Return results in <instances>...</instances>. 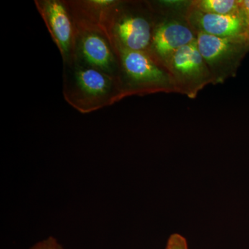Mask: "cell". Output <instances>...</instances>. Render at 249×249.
<instances>
[{
	"instance_id": "cell-1",
	"label": "cell",
	"mask_w": 249,
	"mask_h": 249,
	"mask_svg": "<svg viewBox=\"0 0 249 249\" xmlns=\"http://www.w3.org/2000/svg\"><path fill=\"white\" fill-rule=\"evenodd\" d=\"M64 98L81 114H89L122 100L115 77L76 60L63 64Z\"/></svg>"
},
{
	"instance_id": "cell-2",
	"label": "cell",
	"mask_w": 249,
	"mask_h": 249,
	"mask_svg": "<svg viewBox=\"0 0 249 249\" xmlns=\"http://www.w3.org/2000/svg\"><path fill=\"white\" fill-rule=\"evenodd\" d=\"M158 14L149 2L119 1L104 29L116 50L148 52Z\"/></svg>"
},
{
	"instance_id": "cell-3",
	"label": "cell",
	"mask_w": 249,
	"mask_h": 249,
	"mask_svg": "<svg viewBox=\"0 0 249 249\" xmlns=\"http://www.w3.org/2000/svg\"><path fill=\"white\" fill-rule=\"evenodd\" d=\"M119 80L122 98L156 93H178L169 70L147 52L121 51Z\"/></svg>"
},
{
	"instance_id": "cell-4",
	"label": "cell",
	"mask_w": 249,
	"mask_h": 249,
	"mask_svg": "<svg viewBox=\"0 0 249 249\" xmlns=\"http://www.w3.org/2000/svg\"><path fill=\"white\" fill-rule=\"evenodd\" d=\"M196 40L215 85L235 76L241 62L249 52V39L245 36L217 37L199 33Z\"/></svg>"
},
{
	"instance_id": "cell-5",
	"label": "cell",
	"mask_w": 249,
	"mask_h": 249,
	"mask_svg": "<svg viewBox=\"0 0 249 249\" xmlns=\"http://www.w3.org/2000/svg\"><path fill=\"white\" fill-rule=\"evenodd\" d=\"M168 70L178 93L191 99L196 98L205 87L215 85L213 76L198 49L196 40L174 54Z\"/></svg>"
},
{
	"instance_id": "cell-6",
	"label": "cell",
	"mask_w": 249,
	"mask_h": 249,
	"mask_svg": "<svg viewBox=\"0 0 249 249\" xmlns=\"http://www.w3.org/2000/svg\"><path fill=\"white\" fill-rule=\"evenodd\" d=\"M76 27L78 34L73 60L119 80V58L107 34L100 28L91 26L76 25Z\"/></svg>"
},
{
	"instance_id": "cell-7",
	"label": "cell",
	"mask_w": 249,
	"mask_h": 249,
	"mask_svg": "<svg viewBox=\"0 0 249 249\" xmlns=\"http://www.w3.org/2000/svg\"><path fill=\"white\" fill-rule=\"evenodd\" d=\"M35 4L52 40L60 51L63 64L73 61L78 31L67 1L36 0Z\"/></svg>"
},
{
	"instance_id": "cell-8",
	"label": "cell",
	"mask_w": 249,
	"mask_h": 249,
	"mask_svg": "<svg viewBox=\"0 0 249 249\" xmlns=\"http://www.w3.org/2000/svg\"><path fill=\"white\" fill-rule=\"evenodd\" d=\"M196 39V33L187 22L186 14L181 18H160L158 14L151 45L147 53L156 61L168 69L174 54Z\"/></svg>"
},
{
	"instance_id": "cell-9",
	"label": "cell",
	"mask_w": 249,
	"mask_h": 249,
	"mask_svg": "<svg viewBox=\"0 0 249 249\" xmlns=\"http://www.w3.org/2000/svg\"><path fill=\"white\" fill-rule=\"evenodd\" d=\"M186 19L196 34L201 33L217 37H247L244 11L239 14L222 16L206 14L188 6Z\"/></svg>"
},
{
	"instance_id": "cell-10",
	"label": "cell",
	"mask_w": 249,
	"mask_h": 249,
	"mask_svg": "<svg viewBox=\"0 0 249 249\" xmlns=\"http://www.w3.org/2000/svg\"><path fill=\"white\" fill-rule=\"evenodd\" d=\"M119 0H72L67 1L76 25L104 27ZM106 32V31H105Z\"/></svg>"
},
{
	"instance_id": "cell-11",
	"label": "cell",
	"mask_w": 249,
	"mask_h": 249,
	"mask_svg": "<svg viewBox=\"0 0 249 249\" xmlns=\"http://www.w3.org/2000/svg\"><path fill=\"white\" fill-rule=\"evenodd\" d=\"M188 6L206 14L222 16L239 14L243 11L242 0H195Z\"/></svg>"
},
{
	"instance_id": "cell-12",
	"label": "cell",
	"mask_w": 249,
	"mask_h": 249,
	"mask_svg": "<svg viewBox=\"0 0 249 249\" xmlns=\"http://www.w3.org/2000/svg\"><path fill=\"white\" fill-rule=\"evenodd\" d=\"M165 249H188L186 239L178 234L170 236Z\"/></svg>"
},
{
	"instance_id": "cell-13",
	"label": "cell",
	"mask_w": 249,
	"mask_h": 249,
	"mask_svg": "<svg viewBox=\"0 0 249 249\" xmlns=\"http://www.w3.org/2000/svg\"><path fill=\"white\" fill-rule=\"evenodd\" d=\"M30 249H65L53 237H49L47 240L42 241L34 245Z\"/></svg>"
},
{
	"instance_id": "cell-14",
	"label": "cell",
	"mask_w": 249,
	"mask_h": 249,
	"mask_svg": "<svg viewBox=\"0 0 249 249\" xmlns=\"http://www.w3.org/2000/svg\"><path fill=\"white\" fill-rule=\"evenodd\" d=\"M242 6L247 22V37L249 39V0H242Z\"/></svg>"
}]
</instances>
